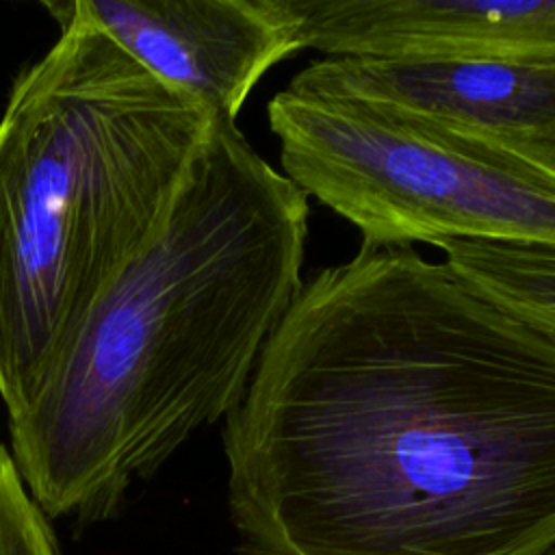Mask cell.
<instances>
[{
    "label": "cell",
    "instance_id": "obj_8",
    "mask_svg": "<svg viewBox=\"0 0 555 555\" xmlns=\"http://www.w3.org/2000/svg\"><path fill=\"white\" fill-rule=\"evenodd\" d=\"M434 247L468 286L555 336V245L444 238Z\"/></svg>",
    "mask_w": 555,
    "mask_h": 555
},
{
    "label": "cell",
    "instance_id": "obj_1",
    "mask_svg": "<svg viewBox=\"0 0 555 555\" xmlns=\"http://www.w3.org/2000/svg\"><path fill=\"white\" fill-rule=\"evenodd\" d=\"M221 440L238 555L555 551V336L414 245L301 284Z\"/></svg>",
    "mask_w": 555,
    "mask_h": 555
},
{
    "label": "cell",
    "instance_id": "obj_5",
    "mask_svg": "<svg viewBox=\"0 0 555 555\" xmlns=\"http://www.w3.org/2000/svg\"><path fill=\"white\" fill-rule=\"evenodd\" d=\"M137 63L236 121L258 80L304 50L291 0H61Z\"/></svg>",
    "mask_w": 555,
    "mask_h": 555
},
{
    "label": "cell",
    "instance_id": "obj_10",
    "mask_svg": "<svg viewBox=\"0 0 555 555\" xmlns=\"http://www.w3.org/2000/svg\"><path fill=\"white\" fill-rule=\"evenodd\" d=\"M548 555H555V551H551V553H548Z\"/></svg>",
    "mask_w": 555,
    "mask_h": 555
},
{
    "label": "cell",
    "instance_id": "obj_3",
    "mask_svg": "<svg viewBox=\"0 0 555 555\" xmlns=\"http://www.w3.org/2000/svg\"><path fill=\"white\" fill-rule=\"evenodd\" d=\"M0 117V399L28 408L165 223L215 115L61 0Z\"/></svg>",
    "mask_w": 555,
    "mask_h": 555
},
{
    "label": "cell",
    "instance_id": "obj_4",
    "mask_svg": "<svg viewBox=\"0 0 555 555\" xmlns=\"http://www.w3.org/2000/svg\"><path fill=\"white\" fill-rule=\"evenodd\" d=\"M282 173L364 245H555V147L392 104L286 87L267 104Z\"/></svg>",
    "mask_w": 555,
    "mask_h": 555
},
{
    "label": "cell",
    "instance_id": "obj_9",
    "mask_svg": "<svg viewBox=\"0 0 555 555\" xmlns=\"http://www.w3.org/2000/svg\"><path fill=\"white\" fill-rule=\"evenodd\" d=\"M0 555H59L48 518L24 488L7 447H0Z\"/></svg>",
    "mask_w": 555,
    "mask_h": 555
},
{
    "label": "cell",
    "instance_id": "obj_7",
    "mask_svg": "<svg viewBox=\"0 0 555 555\" xmlns=\"http://www.w3.org/2000/svg\"><path fill=\"white\" fill-rule=\"evenodd\" d=\"M293 89L356 95L462 128L555 147V65L323 56Z\"/></svg>",
    "mask_w": 555,
    "mask_h": 555
},
{
    "label": "cell",
    "instance_id": "obj_6",
    "mask_svg": "<svg viewBox=\"0 0 555 555\" xmlns=\"http://www.w3.org/2000/svg\"><path fill=\"white\" fill-rule=\"evenodd\" d=\"M323 56L555 65V0H291Z\"/></svg>",
    "mask_w": 555,
    "mask_h": 555
},
{
    "label": "cell",
    "instance_id": "obj_2",
    "mask_svg": "<svg viewBox=\"0 0 555 555\" xmlns=\"http://www.w3.org/2000/svg\"><path fill=\"white\" fill-rule=\"evenodd\" d=\"M308 217L306 193L215 115L160 230L9 418L46 518L113 516L134 479L225 418L304 284Z\"/></svg>",
    "mask_w": 555,
    "mask_h": 555
}]
</instances>
